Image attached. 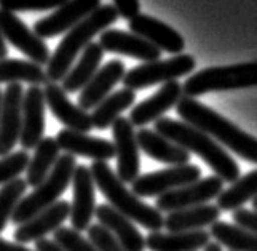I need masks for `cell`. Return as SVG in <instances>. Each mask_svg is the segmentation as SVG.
Wrapping results in <instances>:
<instances>
[{"instance_id":"cell-1","label":"cell","mask_w":257,"mask_h":251,"mask_svg":"<svg viewBox=\"0 0 257 251\" xmlns=\"http://www.w3.org/2000/svg\"><path fill=\"white\" fill-rule=\"evenodd\" d=\"M176 109L185 123L209 134L214 141H219L220 144L233 150L236 155L247 162L257 163V138L238 128L236 125L228 122L225 117L209 109L195 98L182 96L176 104Z\"/></svg>"},{"instance_id":"cell-2","label":"cell","mask_w":257,"mask_h":251,"mask_svg":"<svg viewBox=\"0 0 257 251\" xmlns=\"http://www.w3.org/2000/svg\"><path fill=\"white\" fill-rule=\"evenodd\" d=\"M155 131L163 138L170 139L176 146L187 150L189 154H197L209 165V168L222 181L235 183L240 176V166L228 152L217 144L209 134L185 122H177L168 117H162L155 122Z\"/></svg>"},{"instance_id":"cell-3","label":"cell","mask_w":257,"mask_h":251,"mask_svg":"<svg viewBox=\"0 0 257 251\" xmlns=\"http://www.w3.org/2000/svg\"><path fill=\"white\" fill-rule=\"evenodd\" d=\"M90 172L94 186L109 202V207L120 213L121 216L128 218L131 222H136L150 232H160L165 224L163 214L126 189V184L120 181V178L117 173H113L107 162H93Z\"/></svg>"},{"instance_id":"cell-4","label":"cell","mask_w":257,"mask_h":251,"mask_svg":"<svg viewBox=\"0 0 257 251\" xmlns=\"http://www.w3.org/2000/svg\"><path fill=\"white\" fill-rule=\"evenodd\" d=\"M118 18L120 16L113 5H101L83 21L67 31L47 64V75L50 82H61L74 66L75 58L91 43L94 35L109 29V26H112Z\"/></svg>"},{"instance_id":"cell-5","label":"cell","mask_w":257,"mask_h":251,"mask_svg":"<svg viewBox=\"0 0 257 251\" xmlns=\"http://www.w3.org/2000/svg\"><path fill=\"white\" fill-rule=\"evenodd\" d=\"M75 166H77L75 157L69 154L59 155L58 162L53 166L50 175L37 187H34L32 194L26 195L18 203V207L12 216V222L15 226H21L26 221L34 218L35 214H39L40 211L55 205L59 200V197L67 191L69 184L72 183V175L75 172Z\"/></svg>"},{"instance_id":"cell-6","label":"cell","mask_w":257,"mask_h":251,"mask_svg":"<svg viewBox=\"0 0 257 251\" xmlns=\"http://www.w3.org/2000/svg\"><path fill=\"white\" fill-rule=\"evenodd\" d=\"M251 87H257V61L203 69L185 80L182 85V95L197 98L211 92H227V90Z\"/></svg>"},{"instance_id":"cell-7","label":"cell","mask_w":257,"mask_h":251,"mask_svg":"<svg viewBox=\"0 0 257 251\" xmlns=\"http://www.w3.org/2000/svg\"><path fill=\"white\" fill-rule=\"evenodd\" d=\"M197 67V61L192 55H176L170 59H157L152 62H143L130 69L123 77V85L128 90H144L157 83L174 82Z\"/></svg>"},{"instance_id":"cell-8","label":"cell","mask_w":257,"mask_h":251,"mask_svg":"<svg viewBox=\"0 0 257 251\" xmlns=\"http://www.w3.org/2000/svg\"><path fill=\"white\" fill-rule=\"evenodd\" d=\"M222 189V179L219 176H208L160 195L157 199L155 208L160 213H173L192 207H200V205H206L212 199H217Z\"/></svg>"},{"instance_id":"cell-9","label":"cell","mask_w":257,"mask_h":251,"mask_svg":"<svg viewBox=\"0 0 257 251\" xmlns=\"http://www.w3.org/2000/svg\"><path fill=\"white\" fill-rule=\"evenodd\" d=\"M200 176L201 172L197 165L187 163L181 166H170L166 170H160V172L138 176L131 183V192L138 195L139 199L141 197H160L170 191L198 181Z\"/></svg>"},{"instance_id":"cell-10","label":"cell","mask_w":257,"mask_h":251,"mask_svg":"<svg viewBox=\"0 0 257 251\" xmlns=\"http://www.w3.org/2000/svg\"><path fill=\"white\" fill-rule=\"evenodd\" d=\"M0 34L5 42H10L15 48L24 53L29 61L43 66L50 61V48L34 31H31L15 13L0 8Z\"/></svg>"},{"instance_id":"cell-11","label":"cell","mask_w":257,"mask_h":251,"mask_svg":"<svg viewBox=\"0 0 257 251\" xmlns=\"http://www.w3.org/2000/svg\"><path fill=\"white\" fill-rule=\"evenodd\" d=\"M113 149L117 157V176L121 183H133L139 176L141 155L136 131L126 117H118L112 123Z\"/></svg>"},{"instance_id":"cell-12","label":"cell","mask_w":257,"mask_h":251,"mask_svg":"<svg viewBox=\"0 0 257 251\" xmlns=\"http://www.w3.org/2000/svg\"><path fill=\"white\" fill-rule=\"evenodd\" d=\"M101 7V0H67L50 16L34 24V32L40 39H51L67 32Z\"/></svg>"},{"instance_id":"cell-13","label":"cell","mask_w":257,"mask_h":251,"mask_svg":"<svg viewBox=\"0 0 257 251\" xmlns=\"http://www.w3.org/2000/svg\"><path fill=\"white\" fill-rule=\"evenodd\" d=\"M24 88L20 83H10L2 93L0 109V157L12 154L21 136Z\"/></svg>"},{"instance_id":"cell-14","label":"cell","mask_w":257,"mask_h":251,"mask_svg":"<svg viewBox=\"0 0 257 251\" xmlns=\"http://www.w3.org/2000/svg\"><path fill=\"white\" fill-rule=\"evenodd\" d=\"M74 202L70 203V224L75 232H83L91 226L96 213V186L90 168L77 165L72 175Z\"/></svg>"},{"instance_id":"cell-15","label":"cell","mask_w":257,"mask_h":251,"mask_svg":"<svg viewBox=\"0 0 257 251\" xmlns=\"http://www.w3.org/2000/svg\"><path fill=\"white\" fill-rule=\"evenodd\" d=\"M45 96L43 88L31 85L23 98V125L20 142L23 150H32L43 139L45 133Z\"/></svg>"},{"instance_id":"cell-16","label":"cell","mask_w":257,"mask_h":251,"mask_svg":"<svg viewBox=\"0 0 257 251\" xmlns=\"http://www.w3.org/2000/svg\"><path fill=\"white\" fill-rule=\"evenodd\" d=\"M128 26L133 34L152 43L160 51L165 50L168 53H173V55H181L185 47V42L179 32L150 15L139 13L133 20H130Z\"/></svg>"},{"instance_id":"cell-17","label":"cell","mask_w":257,"mask_h":251,"mask_svg":"<svg viewBox=\"0 0 257 251\" xmlns=\"http://www.w3.org/2000/svg\"><path fill=\"white\" fill-rule=\"evenodd\" d=\"M55 139L59 149L72 157H86L93 162H109L115 157V149L110 141L90 136L88 133L64 128L56 134Z\"/></svg>"},{"instance_id":"cell-18","label":"cell","mask_w":257,"mask_h":251,"mask_svg":"<svg viewBox=\"0 0 257 251\" xmlns=\"http://www.w3.org/2000/svg\"><path fill=\"white\" fill-rule=\"evenodd\" d=\"M43 96H45V104L50 107L53 115L64 125L66 130L88 133L93 128L91 115L70 101L61 85L48 82L43 88Z\"/></svg>"},{"instance_id":"cell-19","label":"cell","mask_w":257,"mask_h":251,"mask_svg":"<svg viewBox=\"0 0 257 251\" xmlns=\"http://www.w3.org/2000/svg\"><path fill=\"white\" fill-rule=\"evenodd\" d=\"M70 216V203L66 200H58L50 208L40 211L34 218L21 224L15 230L16 243H31L45 238L50 232H55L64 224V221Z\"/></svg>"},{"instance_id":"cell-20","label":"cell","mask_w":257,"mask_h":251,"mask_svg":"<svg viewBox=\"0 0 257 251\" xmlns=\"http://www.w3.org/2000/svg\"><path fill=\"white\" fill-rule=\"evenodd\" d=\"M182 96V85L177 80L163 83V87L154 96L147 98V100L141 101L138 106L133 107L128 120L133 123V127L143 128L144 125L162 119L163 114L179 103Z\"/></svg>"},{"instance_id":"cell-21","label":"cell","mask_w":257,"mask_h":251,"mask_svg":"<svg viewBox=\"0 0 257 251\" xmlns=\"http://www.w3.org/2000/svg\"><path fill=\"white\" fill-rule=\"evenodd\" d=\"M125 74L126 67L120 59H112L107 64H104L93 75L90 82L82 88L80 96H78V107L86 112L94 109L97 104L110 95L113 87L121 82Z\"/></svg>"},{"instance_id":"cell-22","label":"cell","mask_w":257,"mask_h":251,"mask_svg":"<svg viewBox=\"0 0 257 251\" xmlns=\"http://www.w3.org/2000/svg\"><path fill=\"white\" fill-rule=\"evenodd\" d=\"M99 45L104 51L125 55L144 62H152L160 59L162 51L147 40L141 39L133 32H125L118 29H105L101 32Z\"/></svg>"},{"instance_id":"cell-23","label":"cell","mask_w":257,"mask_h":251,"mask_svg":"<svg viewBox=\"0 0 257 251\" xmlns=\"http://www.w3.org/2000/svg\"><path fill=\"white\" fill-rule=\"evenodd\" d=\"M96 218L99 219V224L109 230L115 237V240L125 248L126 251H144L146 249V240L143 234L136 229L128 218L121 216L120 213L115 211L107 203H102L96 207Z\"/></svg>"},{"instance_id":"cell-24","label":"cell","mask_w":257,"mask_h":251,"mask_svg":"<svg viewBox=\"0 0 257 251\" xmlns=\"http://www.w3.org/2000/svg\"><path fill=\"white\" fill-rule=\"evenodd\" d=\"M136 139L139 149H143L150 158L157 160V162L168 163L171 166L187 165L190 162V154L187 150L176 146L170 139L163 138L155 130L141 128L136 133Z\"/></svg>"},{"instance_id":"cell-25","label":"cell","mask_w":257,"mask_h":251,"mask_svg":"<svg viewBox=\"0 0 257 251\" xmlns=\"http://www.w3.org/2000/svg\"><path fill=\"white\" fill-rule=\"evenodd\" d=\"M146 248L150 251H198L205 248L211 235L208 230L190 232H150L144 238Z\"/></svg>"},{"instance_id":"cell-26","label":"cell","mask_w":257,"mask_h":251,"mask_svg":"<svg viewBox=\"0 0 257 251\" xmlns=\"http://www.w3.org/2000/svg\"><path fill=\"white\" fill-rule=\"evenodd\" d=\"M220 210L216 205H200L179 211L168 213L165 216L163 227L168 232H190V230H203L208 226H212L219 221Z\"/></svg>"},{"instance_id":"cell-27","label":"cell","mask_w":257,"mask_h":251,"mask_svg":"<svg viewBox=\"0 0 257 251\" xmlns=\"http://www.w3.org/2000/svg\"><path fill=\"white\" fill-rule=\"evenodd\" d=\"M102 58H104V50L101 48L99 42H91L82 51L80 59L77 61V64L70 67L66 77L61 80V82H63L61 88H63L66 93L82 92V88L90 82L93 75L99 70Z\"/></svg>"},{"instance_id":"cell-28","label":"cell","mask_w":257,"mask_h":251,"mask_svg":"<svg viewBox=\"0 0 257 251\" xmlns=\"http://www.w3.org/2000/svg\"><path fill=\"white\" fill-rule=\"evenodd\" d=\"M29 83V85H47L50 80L47 70L32 61L5 58L0 59V83Z\"/></svg>"},{"instance_id":"cell-29","label":"cell","mask_w":257,"mask_h":251,"mask_svg":"<svg viewBox=\"0 0 257 251\" xmlns=\"http://www.w3.org/2000/svg\"><path fill=\"white\" fill-rule=\"evenodd\" d=\"M135 100H136V93L128 88L110 93L105 100H102L97 104L93 109V112L90 114L93 128L107 130L109 127H112V123L118 117H121V112L133 106Z\"/></svg>"},{"instance_id":"cell-30","label":"cell","mask_w":257,"mask_h":251,"mask_svg":"<svg viewBox=\"0 0 257 251\" xmlns=\"http://www.w3.org/2000/svg\"><path fill=\"white\" fill-rule=\"evenodd\" d=\"M59 146L55 138H43L37 147L35 154L29 160V165L26 168V183L31 187H37L43 179H45L50 172L55 166L59 158Z\"/></svg>"},{"instance_id":"cell-31","label":"cell","mask_w":257,"mask_h":251,"mask_svg":"<svg viewBox=\"0 0 257 251\" xmlns=\"http://www.w3.org/2000/svg\"><path fill=\"white\" fill-rule=\"evenodd\" d=\"M257 197V170L246 173L238 178L236 181L222 191L217 197L216 207L220 211H236L243 208V205Z\"/></svg>"},{"instance_id":"cell-32","label":"cell","mask_w":257,"mask_h":251,"mask_svg":"<svg viewBox=\"0 0 257 251\" xmlns=\"http://www.w3.org/2000/svg\"><path fill=\"white\" fill-rule=\"evenodd\" d=\"M209 235L230 251H257V234L240 226L217 221L211 226Z\"/></svg>"},{"instance_id":"cell-33","label":"cell","mask_w":257,"mask_h":251,"mask_svg":"<svg viewBox=\"0 0 257 251\" xmlns=\"http://www.w3.org/2000/svg\"><path fill=\"white\" fill-rule=\"evenodd\" d=\"M26 189H28V183L23 178H16L0 187V232L5 230L18 203L24 197Z\"/></svg>"},{"instance_id":"cell-34","label":"cell","mask_w":257,"mask_h":251,"mask_svg":"<svg viewBox=\"0 0 257 251\" xmlns=\"http://www.w3.org/2000/svg\"><path fill=\"white\" fill-rule=\"evenodd\" d=\"M29 160L31 155L28 150L12 152V154L0 158V186L20 178V175L24 173L26 168H28Z\"/></svg>"},{"instance_id":"cell-35","label":"cell","mask_w":257,"mask_h":251,"mask_svg":"<svg viewBox=\"0 0 257 251\" xmlns=\"http://www.w3.org/2000/svg\"><path fill=\"white\" fill-rule=\"evenodd\" d=\"M53 240L66 251H97L91 241L85 238L80 232H75L72 227H59L53 232Z\"/></svg>"},{"instance_id":"cell-36","label":"cell","mask_w":257,"mask_h":251,"mask_svg":"<svg viewBox=\"0 0 257 251\" xmlns=\"http://www.w3.org/2000/svg\"><path fill=\"white\" fill-rule=\"evenodd\" d=\"M67 0H0V8L7 12H43L56 10Z\"/></svg>"},{"instance_id":"cell-37","label":"cell","mask_w":257,"mask_h":251,"mask_svg":"<svg viewBox=\"0 0 257 251\" xmlns=\"http://www.w3.org/2000/svg\"><path fill=\"white\" fill-rule=\"evenodd\" d=\"M88 230V240L97 251H126L109 230H105L101 224H91Z\"/></svg>"},{"instance_id":"cell-38","label":"cell","mask_w":257,"mask_h":251,"mask_svg":"<svg viewBox=\"0 0 257 251\" xmlns=\"http://www.w3.org/2000/svg\"><path fill=\"white\" fill-rule=\"evenodd\" d=\"M233 221L236 226L247 229L257 234V211H249L246 208H240L233 211Z\"/></svg>"},{"instance_id":"cell-39","label":"cell","mask_w":257,"mask_h":251,"mask_svg":"<svg viewBox=\"0 0 257 251\" xmlns=\"http://www.w3.org/2000/svg\"><path fill=\"white\" fill-rule=\"evenodd\" d=\"M113 8L117 10L118 16L125 18L128 21L141 13L139 0H113Z\"/></svg>"},{"instance_id":"cell-40","label":"cell","mask_w":257,"mask_h":251,"mask_svg":"<svg viewBox=\"0 0 257 251\" xmlns=\"http://www.w3.org/2000/svg\"><path fill=\"white\" fill-rule=\"evenodd\" d=\"M35 251H66L63 246H59L55 240L42 238L35 241Z\"/></svg>"},{"instance_id":"cell-41","label":"cell","mask_w":257,"mask_h":251,"mask_svg":"<svg viewBox=\"0 0 257 251\" xmlns=\"http://www.w3.org/2000/svg\"><path fill=\"white\" fill-rule=\"evenodd\" d=\"M0 251H32V249L26 248L21 243H13V241H8L0 237Z\"/></svg>"},{"instance_id":"cell-42","label":"cell","mask_w":257,"mask_h":251,"mask_svg":"<svg viewBox=\"0 0 257 251\" xmlns=\"http://www.w3.org/2000/svg\"><path fill=\"white\" fill-rule=\"evenodd\" d=\"M7 55H8L7 42H5V39L2 37V34H0V59H5Z\"/></svg>"},{"instance_id":"cell-43","label":"cell","mask_w":257,"mask_h":251,"mask_svg":"<svg viewBox=\"0 0 257 251\" xmlns=\"http://www.w3.org/2000/svg\"><path fill=\"white\" fill-rule=\"evenodd\" d=\"M205 251H222V246L216 243V241H209V243L205 246Z\"/></svg>"},{"instance_id":"cell-44","label":"cell","mask_w":257,"mask_h":251,"mask_svg":"<svg viewBox=\"0 0 257 251\" xmlns=\"http://www.w3.org/2000/svg\"><path fill=\"white\" fill-rule=\"evenodd\" d=\"M252 207H254V211H257V197H255L254 202H252Z\"/></svg>"},{"instance_id":"cell-45","label":"cell","mask_w":257,"mask_h":251,"mask_svg":"<svg viewBox=\"0 0 257 251\" xmlns=\"http://www.w3.org/2000/svg\"><path fill=\"white\" fill-rule=\"evenodd\" d=\"M0 109H2V92H0Z\"/></svg>"}]
</instances>
